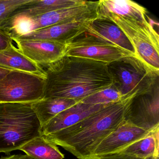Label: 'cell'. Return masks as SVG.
<instances>
[{"label": "cell", "instance_id": "1", "mask_svg": "<svg viewBox=\"0 0 159 159\" xmlns=\"http://www.w3.org/2000/svg\"><path fill=\"white\" fill-rule=\"evenodd\" d=\"M46 75L43 98L56 97L78 102L114 84L108 64L65 56L45 66Z\"/></svg>", "mask_w": 159, "mask_h": 159}, {"label": "cell", "instance_id": "2", "mask_svg": "<svg viewBox=\"0 0 159 159\" xmlns=\"http://www.w3.org/2000/svg\"><path fill=\"white\" fill-rule=\"evenodd\" d=\"M137 94L134 92L119 101L106 104L76 124L43 136L78 159H89L100 142L123 121L127 107Z\"/></svg>", "mask_w": 159, "mask_h": 159}, {"label": "cell", "instance_id": "3", "mask_svg": "<svg viewBox=\"0 0 159 159\" xmlns=\"http://www.w3.org/2000/svg\"><path fill=\"white\" fill-rule=\"evenodd\" d=\"M31 103H0V153L9 154L42 135Z\"/></svg>", "mask_w": 159, "mask_h": 159}, {"label": "cell", "instance_id": "4", "mask_svg": "<svg viewBox=\"0 0 159 159\" xmlns=\"http://www.w3.org/2000/svg\"><path fill=\"white\" fill-rule=\"evenodd\" d=\"M98 1H87L81 6L53 11L39 16H13L4 21L1 28L12 39L47 27L80 21H93L98 18Z\"/></svg>", "mask_w": 159, "mask_h": 159}, {"label": "cell", "instance_id": "5", "mask_svg": "<svg viewBox=\"0 0 159 159\" xmlns=\"http://www.w3.org/2000/svg\"><path fill=\"white\" fill-rule=\"evenodd\" d=\"M98 19L111 21L125 34L135 54L156 70H159V36L151 23L112 14L99 15Z\"/></svg>", "mask_w": 159, "mask_h": 159}, {"label": "cell", "instance_id": "6", "mask_svg": "<svg viewBox=\"0 0 159 159\" xmlns=\"http://www.w3.org/2000/svg\"><path fill=\"white\" fill-rule=\"evenodd\" d=\"M114 84L123 96L150 91L159 82L156 70L137 56L128 57L108 65Z\"/></svg>", "mask_w": 159, "mask_h": 159}, {"label": "cell", "instance_id": "7", "mask_svg": "<svg viewBox=\"0 0 159 159\" xmlns=\"http://www.w3.org/2000/svg\"><path fill=\"white\" fill-rule=\"evenodd\" d=\"M46 78L11 70L0 80V103H26L43 99Z\"/></svg>", "mask_w": 159, "mask_h": 159}, {"label": "cell", "instance_id": "8", "mask_svg": "<svg viewBox=\"0 0 159 159\" xmlns=\"http://www.w3.org/2000/svg\"><path fill=\"white\" fill-rule=\"evenodd\" d=\"M65 56L92 59L108 65L125 57L137 56L85 32L66 44Z\"/></svg>", "mask_w": 159, "mask_h": 159}, {"label": "cell", "instance_id": "9", "mask_svg": "<svg viewBox=\"0 0 159 159\" xmlns=\"http://www.w3.org/2000/svg\"><path fill=\"white\" fill-rule=\"evenodd\" d=\"M124 120L147 131L159 126V85L133 98L125 114Z\"/></svg>", "mask_w": 159, "mask_h": 159}, {"label": "cell", "instance_id": "10", "mask_svg": "<svg viewBox=\"0 0 159 159\" xmlns=\"http://www.w3.org/2000/svg\"><path fill=\"white\" fill-rule=\"evenodd\" d=\"M152 130L147 131L124 120L115 131L100 142L89 159H99L103 156L119 152L135 141L148 135Z\"/></svg>", "mask_w": 159, "mask_h": 159}, {"label": "cell", "instance_id": "11", "mask_svg": "<svg viewBox=\"0 0 159 159\" xmlns=\"http://www.w3.org/2000/svg\"><path fill=\"white\" fill-rule=\"evenodd\" d=\"M12 43L27 58L40 66L52 64L66 55V44L59 43L15 39Z\"/></svg>", "mask_w": 159, "mask_h": 159}, {"label": "cell", "instance_id": "12", "mask_svg": "<svg viewBox=\"0 0 159 159\" xmlns=\"http://www.w3.org/2000/svg\"><path fill=\"white\" fill-rule=\"evenodd\" d=\"M92 21H76L55 25L32 31L16 39L46 41L66 44L85 33Z\"/></svg>", "mask_w": 159, "mask_h": 159}, {"label": "cell", "instance_id": "13", "mask_svg": "<svg viewBox=\"0 0 159 159\" xmlns=\"http://www.w3.org/2000/svg\"><path fill=\"white\" fill-rule=\"evenodd\" d=\"M105 105L80 102L58 113L42 126V135H47L72 126L102 108Z\"/></svg>", "mask_w": 159, "mask_h": 159}, {"label": "cell", "instance_id": "14", "mask_svg": "<svg viewBox=\"0 0 159 159\" xmlns=\"http://www.w3.org/2000/svg\"><path fill=\"white\" fill-rule=\"evenodd\" d=\"M86 33L135 54L134 49L125 34L111 21L97 18L91 22Z\"/></svg>", "mask_w": 159, "mask_h": 159}, {"label": "cell", "instance_id": "15", "mask_svg": "<svg viewBox=\"0 0 159 159\" xmlns=\"http://www.w3.org/2000/svg\"><path fill=\"white\" fill-rule=\"evenodd\" d=\"M87 2L81 0H30V2L15 11L10 17L13 16L35 17L53 11L81 6Z\"/></svg>", "mask_w": 159, "mask_h": 159}, {"label": "cell", "instance_id": "16", "mask_svg": "<svg viewBox=\"0 0 159 159\" xmlns=\"http://www.w3.org/2000/svg\"><path fill=\"white\" fill-rule=\"evenodd\" d=\"M98 13V16L112 14L139 21H145L148 17L146 8L130 0H100Z\"/></svg>", "mask_w": 159, "mask_h": 159}, {"label": "cell", "instance_id": "17", "mask_svg": "<svg viewBox=\"0 0 159 159\" xmlns=\"http://www.w3.org/2000/svg\"><path fill=\"white\" fill-rule=\"evenodd\" d=\"M0 67L36 74L46 78L44 70L39 65L30 61L11 45L0 51Z\"/></svg>", "mask_w": 159, "mask_h": 159}, {"label": "cell", "instance_id": "18", "mask_svg": "<svg viewBox=\"0 0 159 159\" xmlns=\"http://www.w3.org/2000/svg\"><path fill=\"white\" fill-rule=\"evenodd\" d=\"M79 102L68 98H48L32 102L31 107L42 126L58 113Z\"/></svg>", "mask_w": 159, "mask_h": 159}, {"label": "cell", "instance_id": "19", "mask_svg": "<svg viewBox=\"0 0 159 159\" xmlns=\"http://www.w3.org/2000/svg\"><path fill=\"white\" fill-rule=\"evenodd\" d=\"M159 126L148 135L127 146L119 153L141 159L159 157Z\"/></svg>", "mask_w": 159, "mask_h": 159}, {"label": "cell", "instance_id": "20", "mask_svg": "<svg viewBox=\"0 0 159 159\" xmlns=\"http://www.w3.org/2000/svg\"><path fill=\"white\" fill-rule=\"evenodd\" d=\"M26 155L34 159H64L65 155L57 146L46 139L43 135L33 139L21 147Z\"/></svg>", "mask_w": 159, "mask_h": 159}, {"label": "cell", "instance_id": "21", "mask_svg": "<svg viewBox=\"0 0 159 159\" xmlns=\"http://www.w3.org/2000/svg\"><path fill=\"white\" fill-rule=\"evenodd\" d=\"M124 97L113 84L109 88L87 97L81 102L92 105H105L119 101Z\"/></svg>", "mask_w": 159, "mask_h": 159}, {"label": "cell", "instance_id": "22", "mask_svg": "<svg viewBox=\"0 0 159 159\" xmlns=\"http://www.w3.org/2000/svg\"><path fill=\"white\" fill-rule=\"evenodd\" d=\"M30 0H0V26L19 7Z\"/></svg>", "mask_w": 159, "mask_h": 159}, {"label": "cell", "instance_id": "23", "mask_svg": "<svg viewBox=\"0 0 159 159\" xmlns=\"http://www.w3.org/2000/svg\"><path fill=\"white\" fill-rule=\"evenodd\" d=\"M12 43V40L4 30L0 28V51L9 48Z\"/></svg>", "mask_w": 159, "mask_h": 159}, {"label": "cell", "instance_id": "24", "mask_svg": "<svg viewBox=\"0 0 159 159\" xmlns=\"http://www.w3.org/2000/svg\"><path fill=\"white\" fill-rule=\"evenodd\" d=\"M99 159H141L134 156L130 155H126V154H122V153H113L110 155H107L103 156Z\"/></svg>", "mask_w": 159, "mask_h": 159}, {"label": "cell", "instance_id": "25", "mask_svg": "<svg viewBox=\"0 0 159 159\" xmlns=\"http://www.w3.org/2000/svg\"><path fill=\"white\" fill-rule=\"evenodd\" d=\"M0 159H34L26 154H17L13 155H8L3 156L0 158Z\"/></svg>", "mask_w": 159, "mask_h": 159}, {"label": "cell", "instance_id": "26", "mask_svg": "<svg viewBox=\"0 0 159 159\" xmlns=\"http://www.w3.org/2000/svg\"><path fill=\"white\" fill-rule=\"evenodd\" d=\"M11 70H12L0 67V80L3 79Z\"/></svg>", "mask_w": 159, "mask_h": 159}, {"label": "cell", "instance_id": "27", "mask_svg": "<svg viewBox=\"0 0 159 159\" xmlns=\"http://www.w3.org/2000/svg\"><path fill=\"white\" fill-rule=\"evenodd\" d=\"M147 159H159V157H150V158H148Z\"/></svg>", "mask_w": 159, "mask_h": 159}]
</instances>
